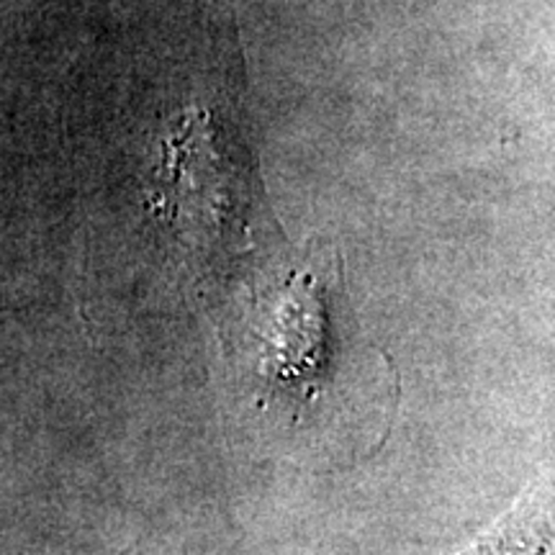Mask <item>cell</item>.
<instances>
[{
    "label": "cell",
    "instance_id": "1",
    "mask_svg": "<svg viewBox=\"0 0 555 555\" xmlns=\"http://www.w3.org/2000/svg\"><path fill=\"white\" fill-rule=\"evenodd\" d=\"M457 555H553L551 486H532L515 509Z\"/></svg>",
    "mask_w": 555,
    "mask_h": 555
}]
</instances>
